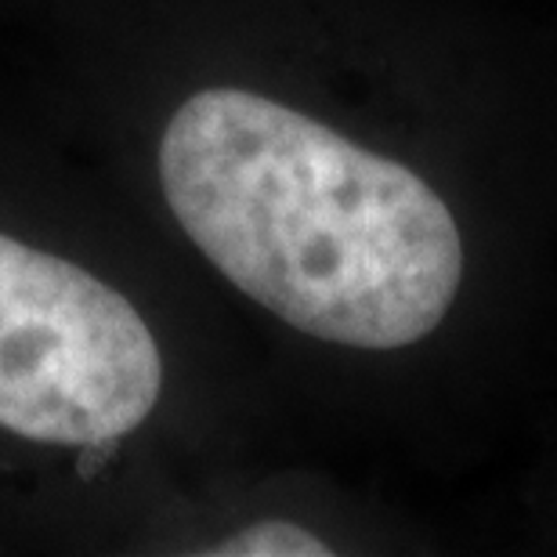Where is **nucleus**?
<instances>
[{
  "label": "nucleus",
  "mask_w": 557,
  "mask_h": 557,
  "mask_svg": "<svg viewBox=\"0 0 557 557\" xmlns=\"http://www.w3.org/2000/svg\"><path fill=\"white\" fill-rule=\"evenodd\" d=\"M532 467L521 478V518L529 521V536L557 550V413L536 434Z\"/></svg>",
  "instance_id": "obj_4"
},
{
  "label": "nucleus",
  "mask_w": 557,
  "mask_h": 557,
  "mask_svg": "<svg viewBox=\"0 0 557 557\" xmlns=\"http://www.w3.org/2000/svg\"><path fill=\"white\" fill-rule=\"evenodd\" d=\"M163 395L166 355L135 300L0 228V434L102 460L149 428Z\"/></svg>",
  "instance_id": "obj_2"
},
{
  "label": "nucleus",
  "mask_w": 557,
  "mask_h": 557,
  "mask_svg": "<svg viewBox=\"0 0 557 557\" xmlns=\"http://www.w3.org/2000/svg\"><path fill=\"white\" fill-rule=\"evenodd\" d=\"M177 98L156 185L199 261L438 460L557 413V15L395 0Z\"/></svg>",
  "instance_id": "obj_1"
},
{
  "label": "nucleus",
  "mask_w": 557,
  "mask_h": 557,
  "mask_svg": "<svg viewBox=\"0 0 557 557\" xmlns=\"http://www.w3.org/2000/svg\"><path fill=\"white\" fill-rule=\"evenodd\" d=\"M348 532H337L326 515L297 507H264L243 515L236 525L196 547L207 557H333L351 550Z\"/></svg>",
  "instance_id": "obj_3"
}]
</instances>
